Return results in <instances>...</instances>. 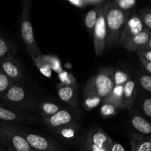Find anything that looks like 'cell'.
Wrapping results in <instances>:
<instances>
[{
    "instance_id": "34",
    "label": "cell",
    "mask_w": 151,
    "mask_h": 151,
    "mask_svg": "<svg viewBox=\"0 0 151 151\" xmlns=\"http://www.w3.org/2000/svg\"><path fill=\"white\" fill-rule=\"evenodd\" d=\"M139 59L140 62H141L142 65V66L144 67V69L147 71V73L150 74V73H151V62L145 60V59H144L143 58L139 57Z\"/></svg>"
},
{
    "instance_id": "39",
    "label": "cell",
    "mask_w": 151,
    "mask_h": 151,
    "mask_svg": "<svg viewBox=\"0 0 151 151\" xmlns=\"http://www.w3.org/2000/svg\"></svg>"
},
{
    "instance_id": "11",
    "label": "cell",
    "mask_w": 151,
    "mask_h": 151,
    "mask_svg": "<svg viewBox=\"0 0 151 151\" xmlns=\"http://www.w3.org/2000/svg\"><path fill=\"white\" fill-rule=\"evenodd\" d=\"M58 139L68 145L79 147L81 143V128L79 124H72L60 128L50 129Z\"/></svg>"
},
{
    "instance_id": "2",
    "label": "cell",
    "mask_w": 151,
    "mask_h": 151,
    "mask_svg": "<svg viewBox=\"0 0 151 151\" xmlns=\"http://www.w3.org/2000/svg\"><path fill=\"white\" fill-rule=\"evenodd\" d=\"M0 100L29 113L37 112L38 100L21 82H15Z\"/></svg>"
},
{
    "instance_id": "5",
    "label": "cell",
    "mask_w": 151,
    "mask_h": 151,
    "mask_svg": "<svg viewBox=\"0 0 151 151\" xmlns=\"http://www.w3.org/2000/svg\"><path fill=\"white\" fill-rule=\"evenodd\" d=\"M114 140L100 126H93L81 137L82 151H111Z\"/></svg>"
},
{
    "instance_id": "14",
    "label": "cell",
    "mask_w": 151,
    "mask_h": 151,
    "mask_svg": "<svg viewBox=\"0 0 151 151\" xmlns=\"http://www.w3.org/2000/svg\"><path fill=\"white\" fill-rule=\"evenodd\" d=\"M56 91L59 98L75 109L78 108V86L66 85L60 83L56 86Z\"/></svg>"
},
{
    "instance_id": "25",
    "label": "cell",
    "mask_w": 151,
    "mask_h": 151,
    "mask_svg": "<svg viewBox=\"0 0 151 151\" xmlns=\"http://www.w3.org/2000/svg\"><path fill=\"white\" fill-rule=\"evenodd\" d=\"M14 83L13 80L7 76L0 69V97H2L8 91Z\"/></svg>"
},
{
    "instance_id": "10",
    "label": "cell",
    "mask_w": 151,
    "mask_h": 151,
    "mask_svg": "<svg viewBox=\"0 0 151 151\" xmlns=\"http://www.w3.org/2000/svg\"><path fill=\"white\" fill-rule=\"evenodd\" d=\"M0 69L14 82H21L24 78V68L15 55H10L1 59Z\"/></svg>"
},
{
    "instance_id": "20",
    "label": "cell",
    "mask_w": 151,
    "mask_h": 151,
    "mask_svg": "<svg viewBox=\"0 0 151 151\" xmlns=\"http://www.w3.org/2000/svg\"><path fill=\"white\" fill-rule=\"evenodd\" d=\"M122 92H123V86H114L110 94L103 100L102 103H111L119 109H123Z\"/></svg>"
},
{
    "instance_id": "3",
    "label": "cell",
    "mask_w": 151,
    "mask_h": 151,
    "mask_svg": "<svg viewBox=\"0 0 151 151\" xmlns=\"http://www.w3.org/2000/svg\"><path fill=\"white\" fill-rule=\"evenodd\" d=\"M114 71V69L112 67L100 69L87 82L84 88L83 97L94 95L100 97L103 100H104L114 86L113 81Z\"/></svg>"
},
{
    "instance_id": "17",
    "label": "cell",
    "mask_w": 151,
    "mask_h": 151,
    "mask_svg": "<svg viewBox=\"0 0 151 151\" xmlns=\"http://www.w3.org/2000/svg\"><path fill=\"white\" fill-rule=\"evenodd\" d=\"M130 145L131 150L129 151H150L151 139L148 136L143 135L139 133H131Z\"/></svg>"
},
{
    "instance_id": "24",
    "label": "cell",
    "mask_w": 151,
    "mask_h": 151,
    "mask_svg": "<svg viewBox=\"0 0 151 151\" xmlns=\"http://www.w3.org/2000/svg\"><path fill=\"white\" fill-rule=\"evenodd\" d=\"M103 100L100 97L94 95L85 96L83 98V108L86 111L95 109L102 103Z\"/></svg>"
},
{
    "instance_id": "16",
    "label": "cell",
    "mask_w": 151,
    "mask_h": 151,
    "mask_svg": "<svg viewBox=\"0 0 151 151\" xmlns=\"http://www.w3.org/2000/svg\"><path fill=\"white\" fill-rule=\"evenodd\" d=\"M137 96V87L135 81L129 80L123 86L122 92V108L130 109L133 107Z\"/></svg>"
},
{
    "instance_id": "31",
    "label": "cell",
    "mask_w": 151,
    "mask_h": 151,
    "mask_svg": "<svg viewBox=\"0 0 151 151\" xmlns=\"http://www.w3.org/2000/svg\"><path fill=\"white\" fill-rule=\"evenodd\" d=\"M137 53L138 56L151 62V40L146 45L140 47L137 51Z\"/></svg>"
},
{
    "instance_id": "32",
    "label": "cell",
    "mask_w": 151,
    "mask_h": 151,
    "mask_svg": "<svg viewBox=\"0 0 151 151\" xmlns=\"http://www.w3.org/2000/svg\"><path fill=\"white\" fill-rule=\"evenodd\" d=\"M139 83L143 89L150 93L151 91V76L150 74H144L141 75Z\"/></svg>"
},
{
    "instance_id": "23",
    "label": "cell",
    "mask_w": 151,
    "mask_h": 151,
    "mask_svg": "<svg viewBox=\"0 0 151 151\" xmlns=\"http://www.w3.org/2000/svg\"><path fill=\"white\" fill-rule=\"evenodd\" d=\"M119 109L111 103H102L100 114L103 119H109L116 116Z\"/></svg>"
},
{
    "instance_id": "37",
    "label": "cell",
    "mask_w": 151,
    "mask_h": 151,
    "mask_svg": "<svg viewBox=\"0 0 151 151\" xmlns=\"http://www.w3.org/2000/svg\"><path fill=\"white\" fill-rule=\"evenodd\" d=\"M0 151H6L4 149H3L2 147H0Z\"/></svg>"
},
{
    "instance_id": "13",
    "label": "cell",
    "mask_w": 151,
    "mask_h": 151,
    "mask_svg": "<svg viewBox=\"0 0 151 151\" xmlns=\"http://www.w3.org/2000/svg\"><path fill=\"white\" fill-rule=\"evenodd\" d=\"M42 121L50 129H55L72 124H78L74 113L68 108H63L50 117L42 118Z\"/></svg>"
},
{
    "instance_id": "4",
    "label": "cell",
    "mask_w": 151,
    "mask_h": 151,
    "mask_svg": "<svg viewBox=\"0 0 151 151\" xmlns=\"http://www.w3.org/2000/svg\"><path fill=\"white\" fill-rule=\"evenodd\" d=\"M32 1V0H23L20 21V31L27 51L33 61L42 54L35 41L33 28L31 24L30 10Z\"/></svg>"
},
{
    "instance_id": "21",
    "label": "cell",
    "mask_w": 151,
    "mask_h": 151,
    "mask_svg": "<svg viewBox=\"0 0 151 151\" xmlns=\"http://www.w3.org/2000/svg\"><path fill=\"white\" fill-rule=\"evenodd\" d=\"M16 52L17 47L0 32V60L10 55H16Z\"/></svg>"
},
{
    "instance_id": "35",
    "label": "cell",
    "mask_w": 151,
    "mask_h": 151,
    "mask_svg": "<svg viewBox=\"0 0 151 151\" xmlns=\"http://www.w3.org/2000/svg\"><path fill=\"white\" fill-rule=\"evenodd\" d=\"M111 151H127V150H125V148L122 145L114 141L111 149Z\"/></svg>"
},
{
    "instance_id": "19",
    "label": "cell",
    "mask_w": 151,
    "mask_h": 151,
    "mask_svg": "<svg viewBox=\"0 0 151 151\" xmlns=\"http://www.w3.org/2000/svg\"><path fill=\"white\" fill-rule=\"evenodd\" d=\"M131 123L139 134L148 136L151 132L150 122L139 114H134L131 117Z\"/></svg>"
},
{
    "instance_id": "9",
    "label": "cell",
    "mask_w": 151,
    "mask_h": 151,
    "mask_svg": "<svg viewBox=\"0 0 151 151\" xmlns=\"http://www.w3.org/2000/svg\"><path fill=\"white\" fill-rule=\"evenodd\" d=\"M106 8H107V1H104L99 12L98 17H97L94 29H93L94 50H95L96 55L97 57H100L106 49Z\"/></svg>"
},
{
    "instance_id": "1",
    "label": "cell",
    "mask_w": 151,
    "mask_h": 151,
    "mask_svg": "<svg viewBox=\"0 0 151 151\" xmlns=\"http://www.w3.org/2000/svg\"><path fill=\"white\" fill-rule=\"evenodd\" d=\"M131 10H125L115 5L111 1H107L106 13V47L112 48L117 44L118 39L130 16Z\"/></svg>"
},
{
    "instance_id": "15",
    "label": "cell",
    "mask_w": 151,
    "mask_h": 151,
    "mask_svg": "<svg viewBox=\"0 0 151 151\" xmlns=\"http://www.w3.org/2000/svg\"><path fill=\"white\" fill-rule=\"evenodd\" d=\"M150 40V29L145 27L142 32L134 35L123 47L125 50L131 52H137L140 47L146 45Z\"/></svg>"
},
{
    "instance_id": "30",
    "label": "cell",
    "mask_w": 151,
    "mask_h": 151,
    "mask_svg": "<svg viewBox=\"0 0 151 151\" xmlns=\"http://www.w3.org/2000/svg\"><path fill=\"white\" fill-rule=\"evenodd\" d=\"M111 2L120 9L130 10L135 6L137 0H111Z\"/></svg>"
},
{
    "instance_id": "29",
    "label": "cell",
    "mask_w": 151,
    "mask_h": 151,
    "mask_svg": "<svg viewBox=\"0 0 151 151\" xmlns=\"http://www.w3.org/2000/svg\"><path fill=\"white\" fill-rule=\"evenodd\" d=\"M139 16L145 27L151 29V9L150 7H145L139 12Z\"/></svg>"
},
{
    "instance_id": "22",
    "label": "cell",
    "mask_w": 151,
    "mask_h": 151,
    "mask_svg": "<svg viewBox=\"0 0 151 151\" xmlns=\"http://www.w3.org/2000/svg\"><path fill=\"white\" fill-rule=\"evenodd\" d=\"M104 1L100 4H97L94 8L90 10L87 13L86 15L85 19H84V23H85L86 27L90 32V34L93 33V29H94V27L95 25L96 21H97V17H98L99 12H100V9H101L102 6H103Z\"/></svg>"
},
{
    "instance_id": "33",
    "label": "cell",
    "mask_w": 151,
    "mask_h": 151,
    "mask_svg": "<svg viewBox=\"0 0 151 151\" xmlns=\"http://www.w3.org/2000/svg\"><path fill=\"white\" fill-rule=\"evenodd\" d=\"M142 110L147 117H151V99H145L142 103Z\"/></svg>"
},
{
    "instance_id": "7",
    "label": "cell",
    "mask_w": 151,
    "mask_h": 151,
    "mask_svg": "<svg viewBox=\"0 0 151 151\" xmlns=\"http://www.w3.org/2000/svg\"><path fill=\"white\" fill-rule=\"evenodd\" d=\"M0 144L9 151H34L27 142L13 130L10 122H0Z\"/></svg>"
},
{
    "instance_id": "18",
    "label": "cell",
    "mask_w": 151,
    "mask_h": 151,
    "mask_svg": "<svg viewBox=\"0 0 151 151\" xmlns=\"http://www.w3.org/2000/svg\"><path fill=\"white\" fill-rule=\"evenodd\" d=\"M63 106L51 101H42L38 103L37 112L42 118H49L62 109Z\"/></svg>"
},
{
    "instance_id": "12",
    "label": "cell",
    "mask_w": 151,
    "mask_h": 151,
    "mask_svg": "<svg viewBox=\"0 0 151 151\" xmlns=\"http://www.w3.org/2000/svg\"><path fill=\"white\" fill-rule=\"evenodd\" d=\"M145 26L143 25L138 13H133L131 15L126 24L124 27L118 39L117 44L123 47L134 35L142 32Z\"/></svg>"
},
{
    "instance_id": "6",
    "label": "cell",
    "mask_w": 151,
    "mask_h": 151,
    "mask_svg": "<svg viewBox=\"0 0 151 151\" xmlns=\"http://www.w3.org/2000/svg\"><path fill=\"white\" fill-rule=\"evenodd\" d=\"M10 124L13 130L20 134L34 150H62L63 147L61 145L52 139L21 128L15 123Z\"/></svg>"
},
{
    "instance_id": "28",
    "label": "cell",
    "mask_w": 151,
    "mask_h": 151,
    "mask_svg": "<svg viewBox=\"0 0 151 151\" xmlns=\"http://www.w3.org/2000/svg\"><path fill=\"white\" fill-rule=\"evenodd\" d=\"M39 56L35 60H33L34 64L36 66L38 70L40 71L41 74L45 75L46 77H51L52 76V69L49 66V65L44 61V59L42 58V56Z\"/></svg>"
},
{
    "instance_id": "26",
    "label": "cell",
    "mask_w": 151,
    "mask_h": 151,
    "mask_svg": "<svg viewBox=\"0 0 151 151\" xmlns=\"http://www.w3.org/2000/svg\"><path fill=\"white\" fill-rule=\"evenodd\" d=\"M129 80H131V78L126 72L120 69H114L113 75L114 86H124Z\"/></svg>"
},
{
    "instance_id": "36",
    "label": "cell",
    "mask_w": 151,
    "mask_h": 151,
    "mask_svg": "<svg viewBox=\"0 0 151 151\" xmlns=\"http://www.w3.org/2000/svg\"><path fill=\"white\" fill-rule=\"evenodd\" d=\"M69 1L74 5L78 6V7H83L86 4L84 0H69Z\"/></svg>"
},
{
    "instance_id": "38",
    "label": "cell",
    "mask_w": 151,
    "mask_h": 151,
    "mask_svg": "<svg viewBox=\"0 0 151 151\" xmlns=\"http://www.w3.org/2000/svg\"><path fill=\"white\" fill-rule=\"evenodd\" d=\"M34 151H36V150H34ZM44 151H61V150H44Z\"/></svg>"
},
{
    "instance_id": "8",
    "label": "cell",
    "mask_w": 151,
    "mask_h": 151,
    "mask_svg": "<svg viewBox=\"0 0 151 151\" xmlns=\"http://www.w3.org/2000/svg\"><path fill=\"white\" fill-rule=\"evenodd\" d=\"M0 120L10 123L38 124L40 119L36 114L26 111L8 103L0 102Z\"/></svg>"
},
{
    "instance_id": "27",
    "label": "cell",
    "mask_w": 151,
    "mask_h": 151,
    "mask_svg": "<svg viewBox=\"0 0 151 151\" xmlns=\"http://www.w3.org/2000/svg\"><path fill=\"white\" fill-rule=\"evenodd\" d=\"M42 58L44 59V61L49 65L52 70L60 73L63 71L61 67V63H60V60L58 57L54 55H41Z\"/></svg>"
}]
</instances>
